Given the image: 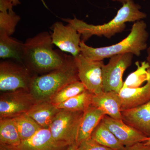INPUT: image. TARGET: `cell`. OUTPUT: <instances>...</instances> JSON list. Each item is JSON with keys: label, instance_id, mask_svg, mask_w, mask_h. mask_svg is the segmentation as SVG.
<instances>
[{"label": "cell", "instance_id": "obj_5", "mask_svg": "<svg viewBox=\"0 0 150 150\" xmlns=\"http://www.w3.org/2000/svg\"><path fill=\"white\" fill-rule=\"evenodd\" d=\"M83 113L60 109L49 128L53 139L68 146L76 144Z\"/></svg>", "mask_w": 150, "mask_h": 150}, {"label": "cell", "instance_id": "obj_18", "mask_svg": "<svg viewBox=\"0 0 150 150\" xmlns=\"http://www.w3.org/2000/svg\"><path fill=\"white\" fill-rule=\"evenodd\" d=\"M24 43L12 38L4 30H0V58L12 59L22 62Z\"/></svg>", "mask_w": 150, "mask_h": 150}, {"label": "cell", "instance_id": "obj_24", "mask_svg": "<svg viewBox=\"0 0 150 150\" xmlns=\"http://www.w3.org/2000/svg\"><path fill=\"white\" fill-rule=\"evenodd\" d=\"M135 64L137 69L128 76L126 81L123 82L122 88H136L142 86L146 82L150 77L149 65L146 61L137 62Z\"/></svg>", "mask_w": 150, "mask_h": 150}, {"label": "cell", "instance_id": "obj_34", "mask_svg": "<svg viewBox=\"0 0 150 150\" xmlns=\"http://www.w3.org/2000/svg\"><path fill=\"white\" fill-rule=\"evenodd\" d=\"M1 150H8L7 149H6L3 146H1Z\"/></svg>", "mask_w": 150, "mask_h": 150}, {"label": "cell", "instance_id": "obj_15", "mask_svg": "<svg viewBox=\"0 0 150 150\" xmlns=\"http://www.w3.org/2000/svg\"><path fill=\"white\" fill-rule=\"evenodd\" d=\"M92 104L101 109L109 117L122 120L121 101L118 93L103 91L94 94Z\"/></svg>", "mask_w": 150, "mask_h": 150}, {"label": "cell", "instance_id": "obj_27", "mask_svg": "<svg viewBox=\"0 0 150 150\" xmlns=\"http://www.w3.org/2000/svg\"><path fill=\"white\" fill-rule=\"evenodd\" d=\"M124 150H150V145H146L144 142L138 143L132 146L125 147Z\"/></svg>", "mask_w": 150, "mask_h": 150}, {"label": "cell", "instance_id": "obj_10", "mask_svg": "<svg viewBox=\"0 0 150 150\" xmlns=\"http://www.w3.org/2000/svg\"><path fill=\"white\" fill-rule=\"evenodd\" d=\"M51 38L53 44L62 51L68 52L75 57L81 53V34L71 24L64 25L56 22L52 26Z\"/></svg>", "mask_w": 150, "mask_h": 150}, {"label": "cell", "instance_id": "obj_22", "mask_svg": "<svg viewBox=\"0 0 150 150\" xmlns=\"http://www.w3.org/2000/svg\"><path fill=\"white\" fill-rule=\"evenodd\" d=\"M94 94L87 90H86L81 93L73 97L67 101L55 105L59 109L84 112L92 103Z\"/></svg>", "mask_w": 150, "mask_h": 150}, {"label": "cell", "instance_id": "obj_17", "mask_svg": "<svg viewBox=\"0 0 150 150\" xmlns=\"http://www.w3.org/2000/svg\"><path fill=\"white\" fill-rule=\"evenodd\" d=\"M105 115L101 109L91 104L83 112L78 134L76 144L91 138L93 131Z\"/></svg>", "mask_w": 150, "mask_h": 150}, {"label": "cell", "instance_id": "obj_29", "mask_svg": "<svg viewBox=\"0 0 150 150\" xmlns=\"http://www.w3.org/2000/svg\"><path fill=\"white\" fill-rule=\"evenodd\" d=\"M77 146V145L76 144H74L70 145L68 147L67 150H76Z\"/></svg>", "mask_w": 150, "mask_h": 150}, {"label": "cell", "instance_id": "obj_31", "mask_svg": "<svg viewBox=\"0 0 150 150\" xmlns=\"http://www.w3.org/2000/svg\"><path fill=\"white\" fill-rule=\"evenodd\" d=\"M144 143L146 145H150V137H149V138H147L146 140L144 142Z\"/></svg>", "mask_w": 150, "mask_h": 150}, {"label": "cell", "instance_id": "obj_14", "mask_svg": "<svg viewBox=\"0 0 150 150\" xmlns=\"http://www.w3.org/2000/svg\"><path fill=\"white\" fill-rule=\"evenodd\" d=\"M118 93L121 111L146 104L150 100V77L144 85L136 88H122Z\"/></svg>", "mask_w": 150, "mask_h": 150}, {"label": "cell", "instance_id": "obj_33", "mask_svg": "<svg viewBox=\"0 0 150 150\" xmlns=\"http://www.w3.org/2000/svg\"><path fill=\"white\" fill-rule=\"evenodd\" d=\"M146 105L147 106L148 109L149 110L150 112V100L147 103H146Z\"/></svg>", "mask_w": 150, "mask_h": 150}, {"label": "cell", "instance_id": "obj_9", "mask_svg": "<svg viewBox=\"0 0 150 150\" xmlns=\"http://www.w3.org/2000/svg\"><path fill=\"white\" fill-rule=\"evenodd\" d=\"M36 102L28 90L6 92L0 98V118H13L26 113Z\"/></svg>", "mask_w": 150, "mask_h": 150}, {"label": "cell", "instance_id": "obj_13", "mask_svg": "<svg viewBox=\"0 0 150 150\" xmlns=\"http://www.w3.org/2000/svg\"><path fill=\"white\" fill-rule=\"evenodd\" d=\"M121 116L124 123L150 137V112L146 104L122 110Z\"/></svg>", "mask_w": 150, "mask_h": 150}, {"label": "cell", "instance_id": "obj_6", "mask_svg": "<svg viewBox=\"0 0 150 150\" xmlns=\"http://www.w3.org/2000/svg\"><path fill=\"white\" fill-rule=\"evenodd\" d=\"M134 54L127 53L110 57L102 69L103 91L119 93L123 87L124 72L132 64Z\"/></svg>", "mask_w": 150, "mask_h": 150}, {"label": "cell", "instance_id": "obj_20", "mask_svg": "<svg viewBox=\"0 0 150 150\" xmlns=\"http://www.w3.org/2000/svg\"><path fill=\"white\" fill-rule=\"evenodd\" d=\"M93 139L102 146L112 150H124V146L102 121L93 131Z\"/></svg>", "mask_w": 150, "mask_h": 150}, {"label": "cell", "instance_id": "obj_7", "mask_svg": "<svg viewBox=\"0 0 150 150\" xmlns=\"http://www.w3.org/2000/svg\"><path fill=\"white\" fill-rule=\"evenodd\" d=\"M32 79L26 67L10 61L1 62V91L6 92L19 89L29 90L30 84Z\"/></svg>", "mask_w": 150, "mask_h": 150}, {"label": "cell", "instance_id": "obj_11", "mask_svg": "<svg viewBox=\"0 0 150 150\" xmlns=\"http://www.w3.org/2000/svg\"><path fill=\"white\" fill-rule=\"evenodd\" d=\"M3 146L8 150H67L69 146L56 142L49 129L42 128L31 138L22 141L18 146Z\"/></svg>", "mask_w": 150, "mask_h": 150}, {"label": "cell", "instance_id": "obj_1", "mask_svg": "<svg viewBox=\"0 0 150 150\" xmlns=\"http://www.w3.org/2000/svg\"><path fill=\"white\" fill-rule=\"evenodd\" d=\"M141 9V6L134 2V0H127L113 18L102 25L88 24L75 16L73 19H62L72 25L81 34V40L85 42L93 35L111 38L115 34L123 32L126 28V23L143 20L146 18L147 14Z\"/></svg>", "mask_w": 150, "mask_h": 150}, {"label": "cell", "instance_id": "obj_16", "mask_svg": "<svg viewBox=\"0 0 150 150\" xmlns=\"http://www.w3.org/2000/svg\"><path fill=\"white\" fill-rule=\"evenodd\" d=\"M60 110L50 101H36L25 113L43 129H49Z\"/></svg>", "mask_w": 150, "mask_h": 150}, {"label": "cell", "instance_id": "obj_2", "mask_svg": "<svg viewBox=\"0 0 150 150\" xmlns=\"http://www.w3.org/2000/svg\"><path fill=\"white\" fill-rule=\"evenodd\" d=\"M51 35L47 31L28 38L24 43L22 63L39 72H51L61 68L68 55L54 50Z\"/></svg>", "mask_w": 150, "mask_h": 150}, {"label": "cell", "instance_id": "obj_25", "mask_svg": "<svg viewBox=\"0 0 150 150\" xmlns=\"http://www.w3.org/2000/svg\"><path fill=\"white\" fill-rule=\"evenodd\" d=\"M86 90L81 82L76 81L62 88L51 98L49 101L54 105L59 104L81 93Z\"/></svg>", "mask_w": 150, "mask_h": 150}, {"label": "cell", "instance_id": "obj_21", "mask_svg": "<svg viewBox=\"0 0 150 150\" xmlns=\"http://www.w3.org/2000/svg\"><path fill=\"white\" fill-rule=\"evenodd\" d=\"M0 142L3 146H14L21 143L17 129L12 118L0 120Z\"/></svg>", "mask_w": 150, "mask_h": 150}, {"label": "cell", "instance_id": "obj_12", "mask_svg": "<svg viewBox=\"0 0 150 150\" xmlns=\"http://www.w3.org/2000/svg\"><path fill=\"white\" fill-rule=\"evenodd\" d=\"M103 123L125 147L144 142L148 137L124 123L122 120L114 119L105 115Z\"/></svg>", "mask_w": 150, "mask_h": 150}, {"label": "cell", "instance_id": "obj_28", "mask_svg": "<svg viewBox=\"0 0 150 150\" xmlns=\"http://www.w3.org/2000/svg\"><path fill=\"white\" fill-rule=\"evenodd\" d=\"M147 57L146 59V62H147L148 64L149 65V69L150 71V46L148 47L147 48Z\"/></svg>", "mask_w": 150, "mask_h": 150}, {"label": "cell", "instance_id": "obj_23", "mask_svg": "<svg viewBox=\"0 0 150 150\" xmlns=\"http://www.w3.org/2000/svg\"><path fill=\"white\" fill-rule=\"evenodd\" d=\"M21 141L34 136L42 127L26 113L12 118Z\"/></svg>", "mask_w": 150, "mask_h": 150}, {"label": "cell", "instance_id": "obj_32", "mask_svg": "<svg viewBox=\"0 0 150 150\" xmlns=\"http://www.w3.org/2000/svg\"><path fill=\"white\" fill-rule=\"evenodd\" d=\"M112 1H113L118 2L121 3L123 4V3L126 2L127 0H112Z\"/></svg>", "mask_w": 150, "mask_h": 150}, {"label": "cell", "instance_id": "obj_19", "mask_svg": "<svg viewBox=\"0 0 150 150\" xmlns=\"http://www.w3.org/2000/svg\"><path fill=\"white\" fill-rule=\"evenodd\" d=\"M13 7L9 0H0V30H4L9 36L13 34L21 20Z\"/></svg>", "mask_w": 150, "mask_h": 150}, {"label": "cell", "instance_id": "obj_4", "mask_svg": "<svg viewBox=\"0 0 150 150\" xmlns=\"http://www.w3.org/2000/svg\"><path fill=\"white\" fill-rule=\"evenodd\" d=\"M79 81L74 57L68 56L61 68L40 76L33 77L29 91L36 101H50L51 98L68 84Z\"/></svg>", "mask_w": 150, "mask_h": 150}, {"label": "cell", "instance_id": "obj_26", "mask_svg": "<svg viewBox=\"0 0 150 150\" xmlns=\"http://www.w3.org/2000/svg\"><path fill=\"white\" fill-rule=\"evenodd\" d=\"M76 150H112L102 146L91 138L82 141L77 145Z\"/></svg>", "mask_w": 150, "mask_h": 150}, {"label": "cell", "instance_id": "obj_3", "mask_svg": "<svg viewBox=\"0 0 150 150\" xmlns=\"http://www.w3.org/2000/svg\"><path fill=\"white\" fill-rule=\"evenodd\" d=\"M149 33L146 23L144 20L134 22L131 32L126 38L111 46L93 48L81 41V54L86 58L93 61H103L116 55L131 53L137 56L147 48Z\"/></svg>", "mask_w": 150, "mask_h": 150}, {"label": "cell", "instance_id": "obj_8", "mask_svg": "<svg viewBox=\"0 0 150 150\" xmlns=\"http://www.w3.org/2000/svg\"><path fill=\"white\" fill-rule=\"evenodd\" d=\"M79 81L86 89L96 94L103 91L102 69L103 61H93L81 54L74 57Z\"/></svg>", "mask_w": 150, "mask_h": 150}, {"label": "cell", "instance_id": "obj_30", "mask_svg": "<svg viewBox=\"0 0 150 150\" xmlns=\"http://www.w3.org/2000/svg\"><path fill=\"white\" fill-rule=\"evenodd\" d=\"M12 4L13 6H16L21 4L19 0H9Z\"/></svg>", "mask_w": 150, "mask_h": 150}]
</instances>
